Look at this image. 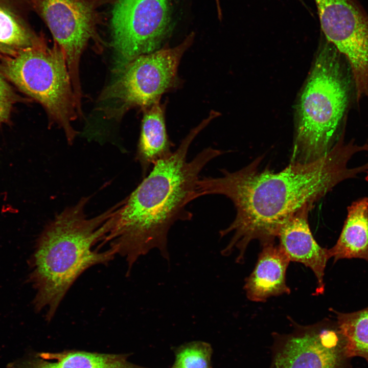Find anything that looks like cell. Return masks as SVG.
Instances as JSON below:
<instances>
[{
  "instance_id": "1",
  "label": "cell",
  "mask_w": 368,
  "mask_h": 368,
  "mask_svg": "<svg viewBox=\"0 0 368 368\" xmlns=\"http://www.w3.org/2000/svg\"><path fill=\"white\" fill-rule=\"evenodd\" d=\"M363 147L354 140L340 139L327 154L308 163L291 161L284 169L260 170V156L235 172L221 169L222 176L203 177L198 182L200 197L221 195L233 203L236 215L220 237L233 234L221 253L239 251L236 261H244L247 247L254 240L262 246L275 242L284 224L297 212L312 205L342 181L368 171V164L350 168L348 163Z\"/></svg>"
},
{
  "instance_id": "2",
  "label": "cell",
  "mask_w": 368,
  "mask_h": 368,
  "mask_svg": "<svg viewBox=\"0 0 368 368\" xmlns=\"http://www.w3.org/2000/svg\"><path fill=\"white\" fill-rule=\"evenodd\" d=\"M208 125L203 120L168 157L158 161L130 194L122 200L104 243L125 258L128 271L142 256L154 248L169 260L168 234L177 221L191 220L188 204L199 197L200 174L212 159L224 153L208 147L188 161L190 146Z\"/></svg>"
},
{
  "instance_id": "3",
  "label": "cell",
  "mask_w": 368,
  "mask_h": 368,
  "mask_svg": "<svg viewBox=\"0 0 368 368\" xmlns=\"http://www.w3.org/2000/svg\"><path fill=\"white\" fill-rule=\"evenodd\" d=\"M89 197L66 208L45 226L29 260L27 282L35 291V310L44 311L46 320L79 277L91 267L111 261L115 251L100 246L113 224L122 202L97 216L88 218L85 207Z\"/></svg>"
},
{
  "instance_id": "4",
  "label": "cell",
  "mask_w": 368,
  "mask_h": 368,
  "mask_svg": "<svg viewBox=\"0 0 368 368\" xmlns=\"http://www.w3.org/2000/svg\"><path fill=\"white\" fill-rule=\"evenodd\" d=\"M354 83L342 55L327 41L301 94L291 161L308 163L329 152L344 135Z\"/></svg>"
},
{
  "instance_id": "5",
  "label": "cell",
  "mask_w": 368,
  "mask_h": 368,
  "mask_svg": "<svg viewBox=\"0 0 368 368\" xmlns=\"http://www.w3.org/2000/svg\"><path fill=\"white\" fill-rule=\"evenodd\" d=\"M0 74L21 93L39 102L49 117L64 131L70 144L77 132L71 123L81 113L65 56L45 40L0 58Z\"/></svg>"
},
{
  "instance_id": "6",
  "label": "cell",
  "mask_w": 368,
  "mask_h": 368,
  "mask_svg": "<svg viewBox=\"0 0 368 368\" xmlns=\"http://www.w3.org/2000/svg\"><path fill=\"white\" fill-rule=\"evenodd\" d=\"M191 33L179 45L141 55L130 61L99 97L102 111L110 118H119L129 109L144 110L159 102L163 94L176 86L177 68L192 44Z\"/></svg>"
},
{
  "instance_id": "7",
  "label": "cell",
  "mask_w": 368,
  "mask_h": 368,
  "mask_svg": "<svg viewBox=\"0 0 368 368\" xmlns=\"http://www.w3.org/2000/svg\"><path fill=\"white\" fill-rule=\"evenodd\" d=\"M169 0H114L111 18L114 72L158 49L170 27Z\"/></svg>"
},
{
  "instance_id": "8",
  "label": "cell",
  "mask_w": 368,
  "mask_h": 368,
  "mask_svg": "<svg viewBox=\"0 0 368 368\" xmlns=\"http://www.w3.org/2000/svg\"><path fill=\"white\" fill-rule=\"evenodd\" d=\"M110 0H29L63 52L73 89L81 94L79 66L81 55L90 39L99 41L97 27L102 20L99 9Z\"/></svg>"
},
{
  "instance_id": "9",
  "label": "cell",
  "mask_w": 368,
  "mask_h": 368,
  "mask_svg": "<svg viewBox=\"0 0 368 368\" xmlns=\"http://www.w3.org/2000/svg\"><path fill=\"white\" fill-rule=\"evenodd\" d=\"M327 41L357 75L368 74V14L357 0H314Z\"/></svg>"
},
{
  "instance_id": "10",
  "label": "cell",
  "mask_w": 368,
  "mask_h": 368,
  "mask_svg": "<svg viewBox=\"0 0 368 368\" xmlns=\"http://www.w3.org/2000/svg\"><path fill=\"white\" fill-rule=\"evenodd\" d=\"M338 335L325 329L291 337L278 357L277 367L339 368L344 353Z\"/></svg>"
},
{
  "instance_id": "11",
  "label": "cell",
  "mask_w": 368,
  "mask_h": 368,
  "mask_svg": "<svg viewBox=\"0 0 368 368\" xmlns=\"http://www.w3.org/2000/svg\"><path fill=\"white\" fill-rule=\"evenodd\" d=\"M312 208L307 205L297 212L282 227L278 238L290 261L303 264L313 272L317 280L314 294L319 295L325 291V270L330 257L328 249L318 244L310 230L308 217Z\"/></svg>"
},
{
  "instance_id": "12",
  "label": "cell",
  "mask_w": 368,
  "mask_h": 368,
  "mask_svg": "<svg viewBox=\"0 0 368 368\" xmlns=\"http://www.w3.org/2000/svg\"><path fill=\"white\" fill-rule=\"evenodd\" d=\"M262 246L255 267L244 286L247 297L255 302H265L271 297L289 294L291 291L286 281L290 262L286 253L275 242Z\"/></svg>"
},
{
  "instance_id": "13",
  "label": "cell",
  "mask_w": 368,
  "mask_h": 368,
  "mask_svg": "<svg viewBox=\"0 0 368 368\" xmlns=\"http://www.w3.org/2000/svg\"><path fill=\"white\" fill-rule=\"evenodd\" d=\"M128 356L78 350L29 352L9 363L7 368H144L129 361Z\"/></svg>"
},
{
  "instance_id": "14",
  "label": "cell",
  "mask_w": 368,
  "mask_h": 368,
  "mask_svg": "<svg viewBox=\"0 0 368 368\" xmlns=\"http://www.w3.org/2000/svg\"><path fill=\"white\" fill-rule=\"evenodd\" d=\"M31 11L29 0H0V58L45 40L31 27Z\"/></svg>"
},
{
  "instance_id": "15",
  "label": "cell",
  "mask_w": 368,
  "mask_h": 368,
  "mask_svg": "<svg viewBox=\"0 0 368 368\" xmlns=\"http://www.w3.org/2000/svg\"><path fill=\"white\" fill-rule=\"evenodd\" d=\"M144 110L136 154V159L141 165L144 177L151 167L173 152V144L167 132L163 106L158 102Z\"/></svg>"
},
{
  "instance_id": "16",
  "label": "cell",
  "mask_w": 368,
  "mask_h": 368,
  "mask_svg": "<svg viewBox=\"0 0 368 368\" xmlns=\"http://www.w3.org/2000/svg\"><path fill=\"white\" fill-rule=\"evenodd\" d=\"M335 244L328 249L334 262L343 259H362L368 261V197L354 201Z\"/></svg>"
},
{
  "instance_id": "17",
  "label": "cell",
  "mask_w": 368,
  "mask_h": 368,
  "mask_svg": "<svg viewBox=\"0 0 368 368\" xmlns=\"http://www.w3.org/2000/svg\"><path fill=\"white\" fill-rule=\"evenodd\" d=\"M333 311L344 356L368 360V307L348 313Z\"/></svg>"
},
{
  "instance_id": "18",
  "label": "cell",
  "mask_w": 368,
  "mask_h": 368,
  "mask_svg": "<svg viewBox=\"0 0 368 368\" xmlns=\"http://www.w3.org/2000/svg\"><path fill=\"white\" fill-rule=\"evenodd\" d=\"M174 361L170 368H213V348L205 341L186 342L173 348Z\"/></svg>"
},
{
  "instance_id": "19",
  "label": "cell",
  "mask_w": 368,
  "mask_h": 368,
  "mask_svg": "<svg viewBox=\"0 0 368 368\" xmlns=\"http://www.w3.org/2000/svg\"><path fill=\"white\" fill-rule=\"evenodd\" d=\"M19 99L11 84L0 74V125L8 122Z\"/></svg>"
},
{
  "instance_id": "20",
  "label": "cell",
  "mask_w": 368,
  "mask_h": 368,
  "mask_svg": "<svg viewBox=\"0 0 368 368\" xmlns=\"http://www.w3.org/2000/svg\"><path fill=\"white\" fill-rule=\"evenodd\" d=\"M216 3H219V0H215Z\"/></svg>"
},
{
  "instance_id": "21",
  "label": "cell",
  "mask_w": 368,
  "mask_h": 368,
  "mask_svg": "<svg viewBox=\"0 0 368 368\" xmlns=\"http://www.w3.org/2000/svg\"><path fill=\"white\" fill-rule=\"evenodd\" d=\"M144 368H149V367H145Z\"/></svg>"
}]
</instances>
